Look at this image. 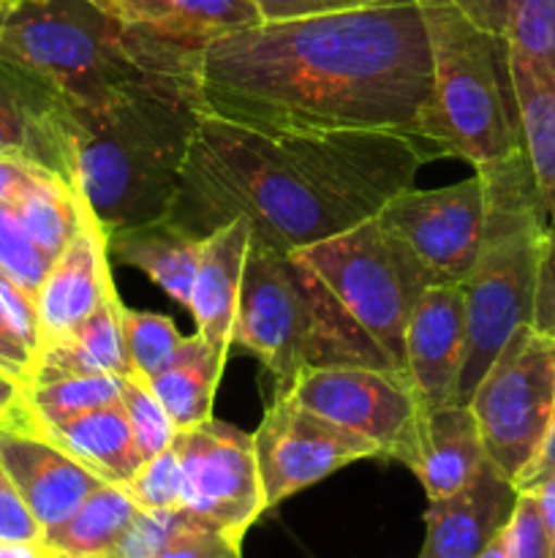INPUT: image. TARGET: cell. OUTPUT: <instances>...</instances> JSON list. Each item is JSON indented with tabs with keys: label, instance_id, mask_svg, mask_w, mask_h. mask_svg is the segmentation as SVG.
Returning <instances> with one entry per match:
<instances>
[{
	"label": "cell",
	"instance_id": "cell-1",
	"mask_svg": "<svg viewBox=\"0 0 555 558\" xmlns=\"http://www.w3.org/2000/svg\"><path fill=\"white\" fill-rule=\"evenodd\" d=\"M199 90L207 112L239 123L424 136L433 52L422 3L384 0L212 38Z\"/></svg>",
	"mask_w": 555,
	"mask_h": 558
},
{
	"label": "cell",
	"instance_id": "cell-2",
	"mask_svg": "<svg viewBox=\"0 0 555 558\" xmlns=\"http://www.w3.org/2000/svg\"><path fill=\"white\" fill-rule=\"evenodd\" d=\"M435 158V142L400 131L288 129L201 109L166 218L199 240L245 218L254 243L294 254L379 216Z\"/></svg>",
	"mask_w": 555,
	"mask_h": 558
},
{
	"label": "cell",
	"instance_id": "cell-3",
	"mask_svg": "<svg viewBox=\"0 0 555 558\" xmlns=\"http://www.w3.org/2000/svg\"><path fill=\"white\" fill-rule=\"evenodd\" d=\"M201 109L199 82L134 87L92 107L60 101L58 178L107 238L172 213Z\"/></svg>",
	"mask_w": 555,
	"mask_h": 558
},
{
	"label": "cell",
	"instance_id": "cell-4",
	"mask_svg": "<svg viewBox=\"0 0 555 558\" xmlns=\"http://www.w3.org/2000/svg\"><path fill=\"white\" fill-rule=\"evenodd\" d=\"M201 49L125 25L96 0H25L0 11V60L69 107L145 85L199 82Z\"/></svg>",
	"mask_w": 555,
	"mask_h": 558
},
{
	"label": "cell",
	"instance_id": "cell-5",
	"mask_svg": "<svg viewBox=\"0 0 555 558\" xmlns=\"http://www.w3.org/2000/svg\"><path fill=\"white\" fill-rule=\"evenodd\" d=\"M234 343L261 360L283 396L305 371L330 365L395 368L303 256L250 240Z\"/></svg>",
	"mask_w": 555,
	"mask_h": 558
},
{
	"label": "cell",
	"instance_id": "cell-6",
	"mask_svg": "<svg viewBox=\"0 0 555 558\" xmlns=\"http://www.w3.org/2000/svg\"><path fill=\"white\" fill-rule=\"evenodd\" d=\"M484 178L488 216L482 245L466 294V352H462L457 403L471 401L493 360L520 327L531 325L539 256L550 216L539 196L526 150L506 161L477 169Z\"/></svg>",
	"mask_w": 555,
	"mask_h": 558
},
{
	"label": "cell",
	"instance_id": "cell-7",
	"mask_svg": "<svg viewBox=\"0 0 555 558\" xmlns=\"http://www.w3.org/2000/svg\"><path fill=\"white\" fill-rule=\"evenodd\" d=\"M419 3L433 52L424 136L444 156L462 158L473 169L506 161L522 150L506 33L484 31L449 0Z\"/></svg>",
	"mask_w": 555,
	"mask_h": 558
},
{
	"label": "cell",
	"instance_id": "cell-8",
	"mask_svg": "<svg viewBox=\"0 0 555 558\" xmlns=\"http://www.w3.org/2000/svg\"><path fill=\"white\" fill-rule=\"evenodd\" d=\"M297 254L390 363L403 368L408 316L441 278L379 216Z\"/></svg>",
	"mask_w": 555,
	"mask_h": 558
},
{
	"label": "cell",
	"instance_id": "cell-9",
	"mask_svg": "<svg viewBox=\"0 0 555 558\" xmlns=\"http://www.w3.org/2000/svg\"><path fill=\"white\" fill-rule=\"evenodd\" d=\"M488 461L515 483L555 417V341L520 327L482 376L471 401Z\"/></svg>",
	"mask_w": 555,
	"mask_h": 558
},
{
	"label": "cell",
	"instance_id": "cell-10",
	"mask_svg": "<svg viewBox=\"0 0 555 558\" xmlns=\"http://www.w3.org/2000/svg\"><path fill=\"white\" fill-rule=\"evenodd\" d=\"M174 450L183 469L180 510L243 543L245 532L267 510L254 434L210 417L177 430Z\"/></svg>",
	"mask_w": 555,
	"mask_h": 558
},
{
	"label": "cell",
	"instance_id": "cell-11",
	"mask_svg": "<svg viewBox=\"0 0 555 558\" xmlns=\"http://www.w3.org/2000/svg\"><path fill=\"white\" fill-rule=\"evenodd\" d=\"M254 447L267 510L348 463L379 458L373 441L299 407L288 396H275L270 403L254 434Z\"/></svg>",
	"mask_w": 555,
	"mask_h": 558
},
{
	"label": "cell",
	"instance_id": "cell-12",
	"mask_svg": "<svg viewBox=\"0 0 555 558\" xmlns=\"http://www.w3.org/2000/svg\"><path fill=\"white\" fill-rule=\"evenodd\" d=\"M283 396L365 436L379 447V458L392 461L422 409L406 371L375 365H330L305 371Z\"/></svg>",
	"mask_w": 555,
	"mask_h": 558
},
{
	"label": "cell",
	"instance_id": "cell-13",
	"mask_svg": "<svg viewBox=\"0 0 555 558\" xmlns=\"http://www.w3.org/2000/svg\"><path fill=\"white\" fill-rule=\"evenodd\" d=\"M488 194L482 172L444 189H403L381 207L379 218L441 281L462 283L482 245Z\"/></svg>",
	"mask_w": 555,
	"mask_h": 558
},
{
	"label": "cell",
	"instance_id": "cell-14",
	"mask_svg": "<svg viewBox=\"0 0 555 558\" xmlns=\"http://www.w3.org/2000/svg\"><path fill=\"white\" fill-rule=\"evenodd\" d=\"M466 352V294L462 283L439 281L414 305L403 343V371L422 407L457 403Z\"/></svg>",
	"mask_w": 555,
	"mask_h": 558
},
{
	"label": "cell",
	"instance_id": "cell-15",
	"mask_svg": "<svg viewBox=\"0 0 555 558\" xmlns=\"http://www.w3.org/2000/svg\"><path fill=\"white\" fill-rule=\"evenodd\" d=\"M0 463L44 532L74 515L76 507L103 485L98 474L38 434L27 420L0 425Z\"/></svg>",
	"mask_w": 555,
	"mask_h": 558
},
{
	"label": "cell",
	"instance_id": "cell-16",
	"mask_svg": "<svg viewBox=\"0 0 555 558\" xmlns=\"http://www.w3.org/2000/svg\"><path fill=\"white\" fill-rule=\"evenodd\" d=\"M517 496L515 483L488 461L460 490L428 499L419 558H477L509 526Z\"/></svg>",
	"mask_w": 555,
	"mask_h": 558
},
{
	"label": "cell",
	"instance_id": "cell-17",
	"mask_svg": "<svg viewBox=\"0 0 555 558\" xmlns=\"http://www.w3.org/2000/svg\"><path fill=\"white\" fill-rule=\"evenodd\" d=\"M395 461L417 474L428 499H441L471 483L488 463L471 407L444 403L419 409Z\"/></svg>",
	"mask_w": 555,
	"mask_h": 558
},
{
	"label": "cell",
	"instance_id": "cell-18",
	"mask_svg": "<svg viewBox=\"0 0 555 558\" xmlns=\"http://www.w3.org/2000/svg\"><path fill=\"white\" fill-rule=\"evenodd\" d=\"M85 205V202H82ZM112 283L107 232L85 207L82 223L36 292L41 349L85 322Z\"/></svg>",
	"mask_w": 555,
	"mask_h": 558
},
{
	"label": "cell",
	"instance_id": "cell-19",
	"mask_svg": "<svg viewBox=\"0 0 555 558\" xmlns=\"http://www.w3.org/2000/svg\"><path fill=\"white\" fill-rule=\"evenodd\" d=\"M248 248L250 223L245 218H234L218 227L201 243L199 267L190 287L188 314H194L196 332L223 363L234 343V322L239 311Z\"/></svg>",
	"mask_w": 555,
	"mask_h": 558
},
{
	"label": "cell",
	"instance_id": "cell-20",
	"mask_svg": "<svg viewBox=\"0 0 555 558\" xmlns=\"http://www.w3.org/2000/svg\"><path fill=\"white\" fill-rule=\"evenodd\" d=\"M120 300L114 281L103 292L101 303L92 308L85 322L65 332L58 341L47 343L36 357L30 385L63 379V376H131L128 354H125L123 325H120Z\"/></svg>",
	"mask_w": 555,
	"mask_h": 558
},
{
	"label": "cell",
	"instance_id": "cell-21",
	"mask_svg": "<svg viewBox=\"0 0 555 558\" xmlns=\"http://www.w3.org/2000/svg\"><path fill=\"white\" fill-rule=\"evenodd\" d=\"M96 3L125 25L196 47L261 22L250 0H96Z\"/></svg>",
	"mask_w": 555,
	"mask_h": 558
},
{
	"label": "cell",
	"instance_id": "cell-22",
	"mask_svg": "<svg viewBox=\"0 0 555 558\" xmlns=\"http://www.w3.org/2000/svg\"><path fill=\"white\" fill-rule=\"evenodd\" d=\"M60 98L0 60V156H22L58 174Z\"/></svg>",
	"mask_w": 555,
	"mask_h": 558
},
{
	"label": "cell",
	"instance_id": "cell-23",
	"mask_svg": "<svg viewBox=\"0 0 555 558\" xmlns=\"http://www.w3.org/2000/svg\"><path fill=\"white\" fill-rule=\"evenodd\" d=\"M36 430L109 485H125L145 463L120 401Z\"/></svg>",
	"mask_w": 555,
	"mask_h": 558
},
{
	"label": "cell",
	"instance_id": "cell-24",
	"mask_svg": "<svg viewBox=\"0 0 555 558\" xmlns=\"http://www.w3.org/2000/svg\"><path fill=\"white\" fill-rule=\"evenodd\" d=\"M201 243L205 240L188 234L169 218L123 229L107 238L109 256H114L120 265H131L145 272L183 308L190 305V287L199 267Z\"/></svg>",
	"mask_w": 555,
	"mask_h": 558
},
{
	"label": "cell",
	"instance_id": "cell-25",
	"mask_svg": "<svg viewBox=\"0 0 555 558\" xmlns=\"http://www.w3.org/2000/svg\"><path fill=\"white\" fill-rule=\"evenodd\" d=\"M511 80L520 109L522 150L531 163L544 210L550 221H555V74L511 52Z\"/></svg>",
	"mask_w": 555,
	"mask_h": 558
},
{
	"label": "cell",
	"instance_id": "cell-26",
	"mask_svg": "<svg viewBox=\"0 0 555 558\" xmlns=\"http://www.w3.org/2000/svg\"><path fill=\"white\" fill-rule=\"evenodd\" d=\"M139 510L123 485L103 483L76 507L74 515L47 529L41 543L54 558H103L128 532Z\"/></svg>",
	"mask_w": 555,
	"mask_h": 558
},
{
	"label": "cell",
	"instance_id": "cell-27",
	"mask_svg": "<svg viewBox=\"0 0 555 558\" xmlns=\"http://www.w3.org/2000/svg\"><path fill=\"white\" fill-rule=\"evenodd\" d=\"M223 365L226 363L218 360V354L196 332V336L183 338L172 363L147 381L177 430L194 428L212 417Z\"/></svg>",
	"mask_w": 555,
	"mask_h": 558
},
{
	"label": "cell",
	"instance_id": "cell-28",
	"mask_svg": "<svg viewBox=\"0 0 555 558\" xmlns=\"http://www.w3.org/2000/svg\"><path fill=\"white\" fill-rule=\"evenodd\" d=\"M14 210L20 213L22 223L38 243V248L54 262L63 254L65 245L74 240L85 205L65 180L47 172L25 191V196L16 202Z\"/></svg>",
	"mask_w": 555,
	"mask_h": 558
},
{
	"label": "cell",
	"instance_id": "cell-29",
	"mask_svg": "<svg viewBox=\"0 0 555 558\" xmlns=\"http://www.w3.org/2000/svg\"><path fill=\"white\" fill-rule=\"evenodd\" d=\"M120 385L123 376H63V379L38 381L27 385L25 412L33 428L63 423V420L79 417L98 407L120 401Z\"/></svg>",
	"mask_w": 555,
	"mask_h": 558
},
{
	"label": "cell",
	"instance_id": "cell-30",
	"mask_svg": "<svg viewBox=\"0 0 555 558\" xmlns=\"http://www.w3.org/2000/svg\"><path fill=\"white\" fill-rule=\"evenodd\" d=\"M120 325H123L125 354L134 376L150 381L161 374L177 354L183 336L169 316L152 311H134L120 305Z\"/></svg>",
	"mask_w": 555,
	"mask_h": 558
},
{
	"label": "cell",
	"instance_id": "cell-31",
	"mask_svg": "<svg viewBox=\"0 0 555 558\" xmlns=\"http://www.w3.org/2000/svg\"><path fill=\"white\" fill-rule=\"evenodd\" d=\"M120 407H123L131 430H134L141 461H150L158 452L169 450L174 445L177 425L172 423L163 403L158 401L156 392L150 390V385L145 379H139L134 374L123 376V385H120Z\"/></svg>",
	"mask_w": 555,
	"mask_h": 558
},
{
	"label": "cell",
	"instance_id": "cell-32",
	"mask_svg": "<svg viewBox=\"0 0 555 558\" xmlns=\"http://www.w3.org/2000/svg\"><path fill=\"white\" fill-rule=\"evenodd\" d=\"M506 41L511 52L555 74V0H509Z\"/></svg>",
	"mask_w": 555,
	"mask_h": 558
},
{
	"label": "cell",
	"instance_id": "cell-33",
	"mask_svg": "<svg viewBox=\"0 0 555 558\" xmlns=\"http://www.w3.org/2000/svg\"><path fill=\"white\" fill-rule=\"evenodd\" d=\"M49 267H52V259L38 248L14 205H0V272L36 294Z\"/></svg>",
	"mask_w": 555,
	"mask_h": 558
},
{
	"label": "cell",
	"instance_id": "cell-34",
	"mask_svg": "<svg viewBox=\"0 0 555 558\" xmlns=\"http://www.w3.org/2000/svg\"><path fill=\"white\" fill-rule=\"evenodd\" d=\"M123 488L141 510H180V505H183V469H180V456L174 445L141 463L139 472Z\"/></svg>",
	"mask_w": 555,
	"mask_h": 558
},
{
	"label": "cell",
	"instance_id": "cell-35",
	"mask_svg": "<svg viewBox=\"0 0 555 558\" xmlns=\"http://www.w3.org/2000/svg\"><path fill=\"white\" fill-rule=\"evenodd\" d=\"M188 518L185 510H139L128 532L103 558H156Z\"/></svg>",
	"mask_w": 555,
	"mask_h": 558
},
{
	"label": "cell",
	"instance_id": "cell-36",
	"mask_svg": "<svg viewBox=\"0 0 555 558\" xmlns=\"http://www.w3.org/2000/svg\"><path fill=\"white\" fill-rule=\"evenodd\" d=\"M506 554L509 558H553L542 507L531 490H520L517 496L515 512L506 526Z\"/></svg>",
	"mask_w": 555,
	"mask_h": 558
},
{
	"label": "cell",
	"instance_id": "cell-37",
	"mask_svg": "<svg viewBox=\"0 0 555 558\" xmlns=\"http://www.w3.org/2000/svg\"><path fill=\"white\" fill-rule=\"evenodd\" d=\"M156 558H243V554H239L237 539L196 518H188Z\"/></svg>",
	"mask_w": 555,
	"mask_h": 558
},
{
	"label": "cell",
	"instance_id": "cell-38",
	"mask_svg": "<svg viewBox=\"0 0 555 558\" xmlns=\"http://www.w3.org/2000/svg\"><path fill=\"white\" fill-rule=\"evenodd\" d=\"M44 529L27 510L14 480L0 463V543H41Z\"/></svg>",
	"mask_w": 555,
	"mask_h": 558
},
{
	"label": "cell",
	"instance_id": "cell-39",
	"mask_svg": "<svg viewBox=\"0 0 555 558\" xmlns=\"http://www.w3.org/2000/svg\"><path fill=\"white\" fill-rule=\"evenodd\" d=\"M531 327L555 341V221H547L544 227Z\"/></svg>",
	"mask_w": 555,
	"mask_h": 558
},
{
	"label": "cell",
	"instance_id": "cell-40",
	"mask_svg": "<svg viewBox=\"0 0 555 558\" xmlns=\"http://www.w3.org/2000/svg\"><path fill=\"white\" fill-rule=\"evenodd\" d=\"M250 3L259 11L261 22H286L305 20V16L365 9V5L384 3V0H250Z\"/></svg>",
	"mask_w": 555,
	"mask_h": 558
},
{
	"label": "cell",
	"instance_id": "cell-41",
	"mask_svg": "<svg viewBox=\"0 0 555 558\" xmlns=\"http://www.w3.org/2000/svg\"><path fill=\"white\" fill-rule=\"evenodd\" d=\"M0 305L38 357V352H41V319H38L36 294H30L20 283L11 281L5 272H0Z\"/></svg>",
	"mask_w": 555,
	"mask_h": 558
},
{
	"label": "cell",
	"instance_id": "cell-42",
	"mask_svg": "<svg viewBox=\"0 0 555 558\" xmlns=\"http://www.w3.org/2000/svg\"><path fill=\"white\" fill-rule=\"evenodd\" d=\"M0 371L25 381V385H30L33 371H36V352L20 336L3 305H0Z\"/></svg>",
	"mask_w": 555,
	"mask_h": 558
},
{
	"label": "cell",
	"instance_id": "cell-43",
	"mask_svg": "<svg viewBox=\"0 0 555 558\" xmlns=\"http://www.w3.org/2000/svg\"><path fill=\"white\" fill-rule=\"evenodd\" d=\"M49 169L22 156H0V205H16L25 191Z\"/></svg>",
	"mask_w": 555,
	"mask_h": 558
},
{
	"label": "cell",
	"instance_id": "cell-44",
	"mask_svg": "<svg viewBox=\"0 0 555 558\" xmlns=\"http://www.w3.org/2000/svg\"><path fill=\"white\" fill-rule=\"evenodd\" d=\"M555 477V417L550 423L547 434H544L542 445H539L536 456L533 461L528 463L526 472L515 480V488L517 490H533L536 485H542L544 480Z\"/></svg>",
	"mask_w": 555,
	"mask_h": 558
},
{
	"label": "cell",
	"instance_id": "cell-45",
	"mask_svg": "<svg viewBox=\"0 0 555 558\" xmlns=\"http://www.w3.org/2000/svg\"><path fill=\"white\" fill-rule=\"evenodd\" d=\"M455 9L479 27L493 33H506V14H509V0H449Z\"/></svg>",
	"mask_w": 555,
	"mask_h": 558
},
{
	"label": "cell",
	"instance_id": "cell-46",
	"mask_svg": "<svg viewBox=\"0 0 555 558\" xmlns=\"http://www.w3.org/2000/svg\"><path fill=\"white\" fill-rule=\"evenodd\" d=\"M25 396H27L25 381L14 379L11 374L0 371V425L27 420Z\"/></svg>",
	"mask_w": 555,
	"mask_h": 558
},
{
	"label": "cell",
	"instance_id": "cell-47",
	"mask_svg": "<svg viewBox=\"0 0 555 558\" xmlns=\"http://www.w3.org/2000/svg\"><path fill=\"white\" fill-rule=\"evenodd\" d=\"M531 494H536L539 507H542L544 526H547V537H550V545H553V558H555V477L544 480V483L536 485Z\"/></svg>",
	"mask_w": 555,
	"mask_h": 558
},
{
	"label": "cell",
	"instance_id": "cell-48",
	"mask_svg": "<svg viewBox=\"0 0 555 558\" xmlns=\"http://www.w3.org/2000/svg\"><path fill=\"white\" fill-rule=\"evenodd\" d=\"M0 558H54L44 543H0Z\"/></svg>",
	"mask_w": 555,
	"mask_h": 558
},
{
	"label": "cell",
	"instance_id": "cell-49",
	"mask_svg": "<svg viewBox=\"0 0 555 558\" xmlns=\"http://www.w3.org/2000/svg\"><path fill=\"white\" fill-rule=\"evenodd\" d=\"M477 558H509V554H506V529Z\"/></svg>",
	"mask_w": 555,
	"mask_h": 558
},
{
	"label": "cell",
	"instance_id": "cell-50",
	"mask_svg": "<svg viewBox=\"0 0 555 558\" xmlns=\"http://www.w3.org/2000/svg\"><path fill=\"white\" fill-rule=\"evenodd\" d=\"M20 3H25V0H0V11H9Z\"/></svg>",
	"mask_w": 555,
	"mask_h": 558
}]
</instances>
